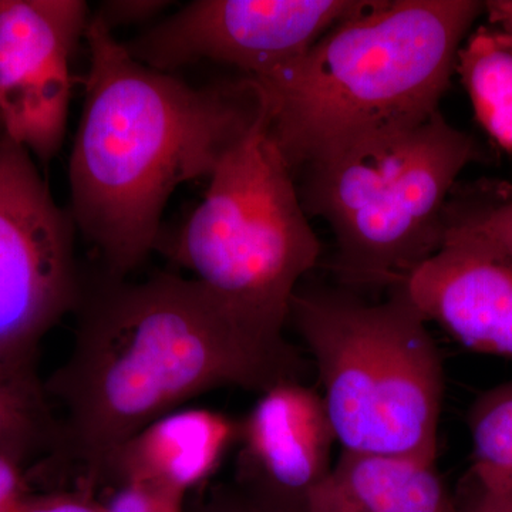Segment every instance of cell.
<instances>
[{"label":"cell","mask_w":512,"mask_h":512,"mask_svg":"<svg viewBox=\"0 0 512 512\" xmlns=\"http://www.w3.org/2000/svg\"><path fill=\"white\" fill-rule=\"evenodd\" d=\"M376 0H197L124 43L160 72L210 60L261 79L305 55Z\"/></svg>","instance_id":"obj_8"},{"label":"cell","mask_w":512,"mask_h":512,"mask_svg":"<svg viewBox=\"0 0 512 512\" xmlns=\"http://www.w3.org/2000/svg\"><path fill=\"white\" fill-rule=\"evenodd\" d=\"M309 512H460L434 464L342 451Z\"/></svg>","instance_id":"obj_13"},{"label":"cell","mask_w":512,"mask_h":512,"mask_svg":"<svg viewBox=\"0 0 512 512\" xmlns=\"http://www.w3.org/2000/svg\"><path fill=\"white\" fill-rule=\"evenodd\" d=\"M404 286L464 348L512 359V264L473 224L463 192L448 202L443 245Z\"/></svg>","instance_id":"obj_10"},{"label":"cell","mask_w":512,"mask_h":512,"mask_svg":"<svg viewBox=\"0 0 512 512\" xmlns=\"http://www.w3.org/2000/svg\"><path fill=\"white\" fill-rule=\"evenodd\" d=\"M192 512V511H191ZM194 512H259L251 507L235 491L234 487L218 485L208 491L204 497L195 504Z\"/></svg>","instance_id":"obj_23"},{"label":"cell","mask_w":512,"mask_h":512,"mask_svg":"<svg viewBox=\"0 0 512 512\" xmlns=\"http://www.w3.org/2000/svg\"><path fill=\"white\" fill-rule=\"evenodd\" d=\"M106 512H188L185 500L138 484H119L104 503Z\"/></svg>","instance_id":"obj_18"},{"label":"cell","mask_w":512,"mask_h":512,"mask_svg":"<svg viewBox=\"0 0 512 512\" xmlns=\"http://www.w3.org/2000/svg\"><path fill=\"white\" fill-rule=\"evenodd\" d=\"M481 13L477 0H376L295 62L249 79L293 175L437 113Z\"/></svg>","instance_id":"obj_3"},{"label":"cell","mask_w":512,"mask_h":512,"mask_svg":"<svg viewBox=\"0 0 512 512\" xmlns=\"http://www.w3.org/2000/svg\"><path fill=\"white\" fill-rule=\"evenodd\" d=\"M454 497L460 512H512V488L488 490L471 471L461 480Z\"/></svg>","instance_id":"obj_19"},{"label":"cell","mask_w":512,"mask_h":512,"mask_svg":"<svg viewBox=\"0 0 512 512\" xmlns=\"http://www.w3.org/2000/svg\"><path fill=\"white\" fill-rule=\"evenodd\" d=\"M335 441L318 392L299 380L276 384L239 423L235 491L259 512H309Z\"/></svg>","instance_id":"obj_11"},{"label":"cell","mask_w":512,"mask_h":512,"mask_svg":"<svg viewBox=\"0 0 512 512\" xmlns=\"http://www.w3.org/2000/svg\"><path fill=\"white\" fill-rule=\"evenodd\" d=\"M483 153L440 110L419 126L303 168L308 217L335 235L330 269L349 291H392L443 245L458 175Z\"/></svg>","instance_id":"obj_5"},{"label":"cell","mask_w":512,"mask_h":512,"mask_svg":"<svg viewBox=\"0 0 512 512\" xmlns=\"http://www.w3.org/2000/svg\"><path fill=\"white\" fill-rule=\"evenodd\" d=\"M80 303L72 353L46 392L64 407L56 441L89 493L131 437L187 400L302 382L305 362L288 340L256 332L197 279L107 276Z\"/></svg>","instance_id":"obj_1"},{"label":"cell","mask_w":512,"mask_h":512,"mask_svg":"<svg viewBox=\"0 0 512 512\" xmlns=\"http://www.w3.org/2000/svg\"><path fill=\"white\" fill-rule=\"evenodd\" d=\"M168 2L160 0H114L101 3L96 18L113 32L119 26L134 25L154 18L167 8Z\"/></svg>","instance_id":"obj_21"},{"label":"cell","mask_w":512,"mask_h":512,"mask_svg":"<svg viewBox=\"0 0 512 512\" xmlns=\"http://www.w3.org/2000/svg\"><path fill=\"white\" fill-rule=\"evenodd\" d=\"M50 439L56 440L55 427L40 384L0 380V453L23 461Z\"/></svg>","instance_id":"obj_16"},{"label":"cell","mask_w":512,"mask_h":512,"mask_svg":"<svg viewBox=\"0 0 512 512\" xmlns=\"http://www.w3.org/2000/svg\"><path fill=\"white\" fill-rule=\"evenodd\" d=\"M19 512H106L96 494L77 488L64 493L30 494Z\"/></svg>","instance_id":"obj_20"},{"label":"cell","mask_w":512,"mask_h":512,"mask_svg":"<svg viewBox=\"0 0 512 512\" xmlns=\"http://www.w3.org/2000/svg\"><path fill=\"white\" fill-rule=\"evenodd\" d=\"M503 184H478L463 191L471 220L512 264V197Z\"/></svg>","instance_id":"obj_17"},{"label":"cell","mask_w":512,"mask_h":512,"mask_svg":"<svg viewBox=\"0 0 512 512\" xmlns=\"http://www.w3.org/2000/svg\"><path fill=\"white\" fill-rule=\"evenodd\" d=\"M69 163L70 214L109 278L126 279L157 251L165 205L181 184L210 178L259 120L247 77L194 87L127 52L96 16Z\"/></svg>","instance_id":"obj_2"},{"label":"cell","mask_w":512,"mask_h":512,"mask_svg":"<svg viewBox=\"0 0 512 512\" xmlns=\"http://www.w3.org/2000/svg\"><path fill=\"white\" fill-rule=\"evenodd\" d=\"M488 23L501 30L512 45V0H488L484 2Z\"/></svg>","instance_id":"obj_24"},{"label":"cell","mask_w":512,"mask_h":512,"mask_svg":"<svg viewBox=\"0 0 512 512\" xmlns=\"http://www.w3.org/2000/svg\"><path fill=\"white\" fill-rule=\"evenodd\" d=\"M89 22L82 0H0V126L43 163L64 141L72 57Z\"/></svg>","instance_id":"obj_9"},{"label":"cell","mask_w":512,"mask_h":512,"mask_svg":"<svg viewBox=\"0 0 512 512\" xmlns=\"http://www.w3.org/2000/svg\"><path fill=\"white\" fill-rule=\"evenodd\" d=\"M239 423L207 409L174 410L120 448L107 481L138 484L185 500L238 441Z\"/></svg>","instance_id":"obj_12"},{"label":"cell","mask_w":512,"mask_h":512,"mask_svg":"<svg viewBox=\"0 0 512 512\" xmlns=\"http://www.w3.org/2000/svg\"><path fill=\"white\" fill-rule=\"evenodd\" d=\"M456 73L478 124L512 154V45L501 30L480 26L458 50Z\"/></svg>","instance_id":"obj_14"},{"label":"cell","mask_w":512,"mask_h":512,"mask_svg":"<svg viewBox=\"0 0 512 512\" xmlns=\"http://www.w3.org/2000/svg\"><path fill=\"white\" fill-rule=\"evenodd\" d=\"M473 476L491 491L512 488V382L481 393L467 414Z\"/></svg>","instance_id":"obj_15"},{"label":"cell","mask_w":512,"mask_h":512,"mask_svg":"<svg viewBox=\"0 0 512 512\" xmlns=\"http://www.w3.org/2000/svg\"><path fill=\"white\" fill-rule=\"evenodd\" d=\"M22 460L0 453V512H19L30 495Z\"/></svg>","instance_id":"obj_22"},{"label":"cell","mask_w":512,"mask_h":512,"mask_svg":"<svg viewBox=\"0 0 512 512\" xmlns=\"http://www.w3.org/2000/svg\"><path fill=\"white\" fill-rule=\"evenodd\" d=\"M208 180L200 205L171 238L161 234L157 251L191 271L256 332L285 339L293 295L318 264L322 245L295 175L269 136L264 106Z\"/></svg>","instance_id":"obj_6"},{"label":"cell","mask_w":512,"mask_h":512,"mask_svg":"<svg viewBox=\"0 0 512 512\" xmlns=\"http://www.w3.org/2000/svg\"><path fill=\"white\" fill-rule=\"evenodd\" d=\"M76 225L32 154L0 137V380L37 382L40 340L82 302Z\"/></svg>","instance_id":"obj_7"},{"label":"cell","mask_w":512,"mask_h":512,"mask_svg":"<svg viewBox=\"0 0 512 512\" xmlns=\"http://www.w3.org/2000/svg\"><path fill=\"white\" fill-rule=\"evenodd\" d=\"M2 134H3V130H2V126H0V137H2Z\"/></svg>","instance_id":"obj_25"},{"label":"cell","mask_w":512,"mask_h":512,"mask_svg":"<svg viewBox=\"0 0 512 512\" xmlns=\"http://www.w3.org/2000/svg\"><path fill=\"white\" fill-rule=\"evenodd\" d=\"M289 322L315 360L343 450L436 464L443 360L406 286L377 303L346 288H298Z\"/></svg>","instance_id":"obj_4"}]
</instances>
